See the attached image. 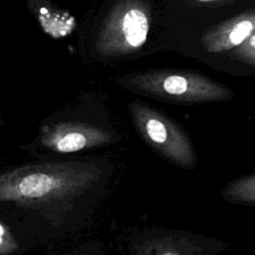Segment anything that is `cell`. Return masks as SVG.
Returning <instances> with one entry per match:
<instances>
[{
    "mask_svg": "<svg viewBox=\"0 0 255 255\" xmlns=\"http://www.w3.org/2000/svg\"><path fill=\"white\" fill-rule=\"evenodd\" d=\"M151 9L146 0H119L105 18L96 42L97 52L105 57L125 56L146 42Z\"/></svg>",
    "mask_w": 255,
    "mask_h": 255,
    "instance_id": "cell-4",
    "label": "cell"
},
{
    "mask_svg": "<svg viewBox=\"0 0 255 255\" xmlns=\"http://www.w3.org/2000/svg\"><path fill=\"white\" fill-rule=\"evenodd\" d=\"M18 249V242L9 228L0 221V255H8Z\"/></svg>",
    "mask_w": 255,
    "mask_h": 255,
    "instance_id": "cell-10",
    "label": "cell"
},
{
    "mask_svg": "<svg viewBox=\"0 0 255 255\" xmlns=\"http://www.w3.org/2000/svg\"><path fill=\"white\" fill-rule=\"evenodd\" d=\"M203 239L189 235H157L144 240L133 255H205Z\"/></svg>",
    "mask_w": 255,
    "mask_h": 255,
    "instance_id": "cell-7",
    "label": "cell"
},
{
    "mask_svg": "<svg viewBox=\"0 0 255 255\" xmlns=\"http://www.w3.org/2000/svg\"><path fill=\"white\" fill-rule=\"evenodd\" d=\"M255 34V9L240 13L208 29L201 36L203 49L208 53L233 50Z\"/></svg>",
    "mask_w": 255,
    "mask_h": 255,
    "instance_id": "cell-6",
    "label": "cell"
},
{
    "mask_svg": "<svg viewBox=\"0 0 255 255\" xmlns=\"http://www.w3.org/2000/svg\"><path fill=\"white\" fill-rule=\"evenodd\" d=\"M199 3H206V4H225V3H232L236 0H193Z\"/></svg>",
    "mask_w": 255,
    "mask_h": 255,
    "instance_id": "cell-11",
    "label": "cell"
},
{
    "mask_svg": "<svg viewBox=\"0 0 255 255\" xmlns=\"http://www.w3.org/2000/svg\"><path fill=\"white\" fill-rule=\"evenodd\" d=\"M118 82L133 93L176 104L223 102L234 96L228 87L189 71L149 70L128 74Z\"/></svg>",
    "mask_w": 255,
    "mask_h": 255,
    "instance_id": "cell-2",
    "label": "cell"
},
{
    "mask_svg": "<svg viewBox=\"0 0 255 255\" xmlns=\"http://www.w3.org/2000/svg\"><path fill=\"white\" fill-rule=\"evenodd\" d=\"M93 163L54 161L28 164L0 173V202L23 205L72 199L99 181Z\"/></svg>",
    "mask_w": 255,
    "mask_h": 255,
    "instance_id": "cell-1",
    "label": "cell"
},
{
    "mask_svg": "<svg viewBox=\"0 0 255 255\" xmlns=\"http://www.w3.org/2000/svg\"><path fill=\"white\" fill-rule=\"evenodd\" d=\"M232 56L255 68V34L234 48Z\"/></svg>",
    "mask_w": 255,
    "mask_h": 255,
    "instance_id": "cell-9",
    "label": "cell"
},
{
    "mask_svg": "<svg viewBox=\"0 0 255 255\" xmlns=\"http://www.w3.org/2000/svg\"><path fill=\"white\" fill-rule=\"evenodd\" d=\"M115 136L110 131L86 123L66 122L42 128V144L54 151L70 153L111 143Z\"/></svg>",
    "mask_w": 255,
    "mask_h": 255,
    "instance_id": "cell-5",
    "label": "cell"
},
{
    "mask_svg": "<svg viewBox=\"0 0 255 255\" xmlns=\"http://www.w3.org/2000/svg\"><path fill=\"white\" fill-rule=\"evenodd\" d=\"M128 111L137 133L152 150L177 167H196L197 157L193 144L175 122L136 101L128 105Z\"/></svg>",
    "mask_w": 255,
    "mask_h": 255,
    "instance_id": "cell-3",
    "label": "cell"
},
{
    "mask_svg": "<svg viewBox=\"0 0 255 255\" xmlns=\"http://www.w3.org/2000/svg\"><path fill=\"white\" fill-rule=\"evenodd\" d=\"M221 195L226 201L232 203L255 205V172L228 182L221 191Z\"/></svg>",
    "mask_w": 255,
    "mask_h": 255,
    "instance_id": "cell-8",
    "label": "cell"
}]
</instances>
